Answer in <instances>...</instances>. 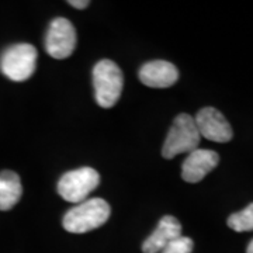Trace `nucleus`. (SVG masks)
<instances>
[{"mask_svg":"<svg viewBox=\"0 0 253 253\" xmlns=\"http://www.w3.org/2000/svg\"><path fill=\"white\" fill-rule=\"evenodd\" d=\"M37 49L31 44L9 46L0 56V71L13 82H24L37 68Z\"/></svg>","mask_w":253,"mask_h":253,"instance_id":"20e7f679","label":"nucleus"},{"mask_svg":"<svg viewBox=\"0 0 253 253\" xmlns=\"http://www.w3.org/2000/svg\"><path fill=\"white\" fill-rule=\"evenodd\" d=\"M218 163L219 156L215 151L197 148L187 155L181 165V179L187 183H199L217 168Z\"/></svg>","mask_w":253,"mask_h":253,"instance_id":"6e6552de","label":"nucleus"},{"mask_svg":"<svg viewBox=\"0 0 253 253\" xmlns=\"http://www.w3.org/2000/svg\"><path fill=\"white\" fill-rule=\"evenodd\" d=\"M200 136L212 142H228L232 139L234 132L231 124L226 121L224 114L214 107H204L197 113L194 118Z\"/></svg>","mask_w":253,"mask_h":253,"instance_id":"0eeeda50","label":"nucleus"},{"mask_svg":"<svg viewBox=\"0 0 253 253\" xmlns=\"http://www.w3.org/2000/svg\"><path fill=\"white\" fill-rule=\"evenodd\" d=\"M181 236L180 222L172 215H165L154 232L142 244L144 253H159L173 239Z\"/></svg>","mask_w":253,"mask_h":253,"instance_id":"9d476101","label":"nucleus"},{"mask_svg":"<svg viewBox=\"0 0 253 253\" xmlns=\"http://www.w3.org/2000/svg\"><path fill=\"white\" fill-rule=\"evenodd\" d=\"M246 253H253V239L251 241V244L248 245V249H246Z\"/></svg>","mask_w":253,"mask_h":253,"instance_id":"2eb2a0df","label":"nucleus"},{"mask_svg":"<svg viewBox=\"0 0 253 253\" xmlns=\"http://www.w3.org/2000/svg\"><path fill=\"white\" fill-rule=\"evenodd\" d=\"M111 208L106 200H84L71 208L63 217V228L71 234H86L107 222Z\"/></svg>","mask_w":253,"mask_h":253,"instance_id":"f257e3e1","label":"nucleus"},{"mask_svg":"<svg viewBox=\"0 0 253 253\" xmlns=\"http://www.w3.org/2000/svg\"><path fill=\"white\" fill-rule=\"evenodd\" d=\"M199 129L194 118L189 114H179L174 118L172 126L168 132L162 148L163 158L173 159L181 154H190L196 151L200 145Z\"/></svg>","mask_w":253,"mask_h":253,"instance_id":"7ed1b4c3","label":"nucleus"},{"mask_svg":"<svg viewBox=\"0 0 253 253\" xmlns=\"http://www.w3.org/2000/svg\"><path fill=\"white\" fill-rule=\"evenodd\" d=\"M76 46V31L73 24L63 17L51 21L45 37V49L55 59L71 56Z\"/></svg>","mask_w":253,"mask_h":253,"instance_id":"423d86ee","label":"nucleus"},{"mask_svg":"<svg viewBox=\"0 0 253 253\" xmlns=\"http://www.w3.org/2000/svg\"><path fill=\"white\" fill-rule=\"evenodd\" d=\"M69 4L75 9H86L89 6V1L87 0H69Z\"/></svg>","mask_w":253,"mask_h":253,"instance_id":"4468645a","label":"nucleus"},{"mask_svg":"<svg viewBox=\"0 0 253 253\" xmlns=\"http://www.w3.org/2000/svg\"><path fill=\"white\" fill-rule=\"evenodd\" d=\"M226 224L235 232H249V231H253V203H251L242 211L229 215Z\"/></svg>","mask_w":253,"mask_h":253,"instance_id":"f8f14e48","label":"nucleus"},{"mask_svg":"<svg viewBox=\"0 0 253 253\" xmlns=\"http://www.w3.org/2000/svg\"><path fill=\"white\" fill-rule=\"evenodd\" d=\"M93 84L96 101L100 107L110 109L116 106L124 86V78L120 66L110 59H103L96 63L93 69Z\"/></svg>","mask_w":253,"mask_h":253,"instance_id":"f03ea898","label":"nucleus"},{"mask_svg":"<svg viewBox=\"0 0 253 253\" xmlns=\"http://www.w3.org/2000/svg\"><path fill=\"white\" fill-rule=\"evenodd\" d=\"M100 174L96 169L84 166L66 172L58 181V193L65 201L79 204L84 201L93 190L97 189Z\"/></svg>","mask_w":253,"mask_h":253,"instance_id":"39448f33","label":"nucleus"},{"mask_svg":"<svg viewBox=\"0 0 253 253\" xmlns=\"http://www.w3.org/2000/svg\"><path fill=\"white\" fill-rule=\"evenodd\" d=\"M194 249V242L189 236H179L166 245L159 253H191Z\"/></svg>","mask_w":253,"mask_h":253,"instance_id":"ddd939ff","label":"nucleus"},{"mask_svg":"<svg viewBox=\"0 0 253 253\" xmlns=\"http://www.w3.org/2000/svg\"><path fill=\"white\" fill-rule=\"evenodd\" d=\"M139 81L148 87L166 89L173 86L179 79V71L172 62L168 61H151L141 66Z\"/></svg>","mask_w":253,"mask_h":253,"instance_id":"1a4fd4ad","label":"nucleus"},{"mask_svg":"<svg viewBox=\"0 0 253 253\" xmlns=\"http://www.w3.org/2000/svg\"><path fill=\"white\" fill-rule=\"evenodd\" d=\"M23 194V186L17 173L0 172V211H9L17 204Z\"/></svg>","mask_w":253,"mask_h":253,"instance_id":"9b49d317","label":"nucleus"}]
</instances>
